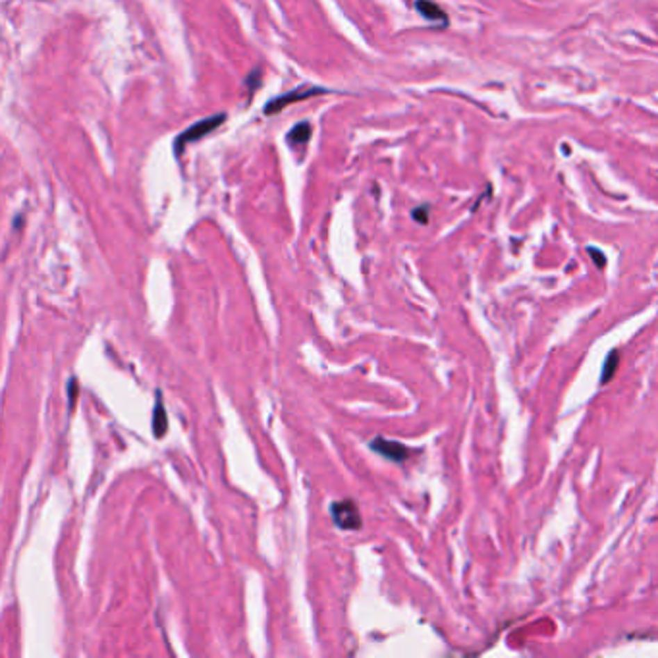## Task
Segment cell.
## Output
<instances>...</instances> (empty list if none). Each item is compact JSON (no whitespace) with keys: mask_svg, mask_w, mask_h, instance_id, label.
Masks as SVG:
<instances>
[{"mask_svg":"<svg viewBox=\"0 0 658 658\" xmlns=\"http://www.w3.org/2000/svg\"><path fill=\"white\" fill-rule=\"evenodd\" d=\"M226 120L224 114H215V116H208L205 120L195 122L193 126H190L188 130L182 131L176 141H174V153L176 155H182V151L186 145H190V143H195V141H199L201 138H205L208 135L211 131H215Z\"/></svg>","mask_w":658,"mask_h":658,"instance_id":"cell-1","label":"cell"},{"mask_svg":"<svg viewBox=\"0 0 658 658\" xmlns=\"http://www.w3.org/2000/svg\"><path fill=\"white\" fill-rule=\"evenodd\" d=\"M330 516L336 527L344 531H357L361 527V513L354 500H336L330 506Z\"/></svg>","mask_w":658,"mask_h":658,"instance_id":"cell-2","label":"cell"},{"mask_svg":"<svg viewBox=\"0 0 658 658\" xmlns=\"http://www.w3.org/2000/svg\"><path fill=\"white\" fill-rule=\"evenodd\" d=\"M322 93H329V91L322 89V87H297L294 91L284 93V95L277 97L274 101L265 104V114H277L280 113V110H284V106H288V104L297 103V101H305V99L322 95Z\"/></svg>","mask_w":658,"mask_h":658,"instance_id":"cell-3","label":"cell"},{"mask_svg":"<svg viewBox=\"0 0 658 658\" xmlns=\"http://www.w3.org/2000/svg\"><path fill=\"white\" fill-rule=\"evenodd\" d=\"M369 446H371L372 452L381 454L382 458L390 459V461H406L407 456H409V448L404 446L402 442L386 441V438H382V436L375 438Z\"/></svg>","mask_w":658,"mask_h":658,"instance_id":"cell-4","label":"cell"},{"mask_svg":"<svg viewBox=\"0 0 658 658\" xmlns=\"http://www.w3.org/2000/svg\"><path fill=\"white\" fill-rule=\"evenodd\" d=\"M416 8L425 19H431V22H446V14H444L442 8H438L434 2H431V0H417Z\"/></svg>","mask_w":658,"mask_h":658,"instance_id":"cell-5","label":"cell"},{"mask_svg":"<svg viewBox=\"0 0 658 658\" xmlns=\"http://www.w3.org/2000/svg\"><path fill=\"white\" fill-rule=\"evenodd\" d=\"M309 138H311V126L307 122H302L288 133V143L294 145V147L295 145H304V143L309 141Z\"/></svg>","mask_w":658,"mask_h":658,"instance_id":"cell-6","label":"cell"},{"mask_svg":"<svg viewBox=\"0 0 658 658\" xmlns=\"http://www.w3.org/2000/svg\"><path fill=\"white\" fill-rule=\"evenodd\" d=\"M156 406H155V416H153V427H155L156 436H163L166 433V413L165 407H163V400L161 394H156Z\"/></svg>","mask_w":658,"mask_h":658,"instance_id":"cell-7","label":"cell"},{"mask_svg":"<svg viewBox=\"0 0 658 658\" xmlns=\"http://www.w3.org/2000/svg\"><path fill=\"white\" fill-rule=\"evenodd\" d=\"M618 363H620V354L614 349V352L608 354V357L604 359V367H602V375H600V384H607V382L614 377Z\"/></svg>","mask_w":658,"mask_h":658,"instance_id":"cell-8","label":"cell"},{"mask_svg":"<svg viewBox=\"0 0 658 658\" xmlns=\"http://www.w3.org/2000/svg\"><path fill=\"white\" fill-rule=\"evenodd\" d=\"M589 255L598 265V269H604V265H607V257H604V253L600 252V249H595V247H589Z\"/></svg>","mask_w":658,"mask_h":658,"instance_id":"cell-9","label":"cell"},{"mask_svg":"<svg viewBox=\"0 0 658 658\" xmlns=\"http://www.w3.org/2000/svg\"><path fill=\"white\" fill-rule=\"evenodd\" d=\"M411 215H413V218H416L419 224H427V222H429V207H417Z\"/></svg>","mask_w":658,"mask_h":658,"instance_id":"cell-10","label":"cell"}]
</instances>
